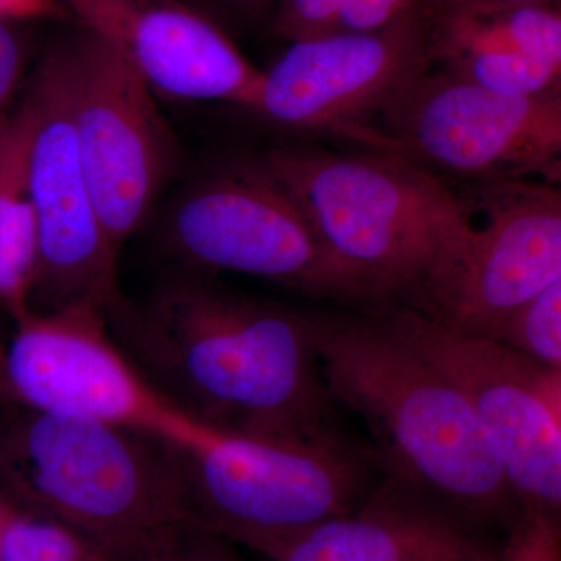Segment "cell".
Masks as SVG:
<instances>
[{
	"instance_id": "obj_1",
	"label": "cell",
	"mask_w": 561,
	"mask_h": 561,
	"mask_svg": "<svg viewBox=\"0 0 561 561\" xmlns=\"http://www.w3.org/2000/svg\"><path fill=\"white\" fill-rule=\"evenodd\" d=\"M108 327L151 389L210 431L290 442L337 434L319 317L184 275L139 305L122 302Z\"/></svg>"
},
{
	"instance_id": "obj_2",
	"label": "cell",
	"mask_w": 561,
	"mask_h": 561,
	"mask_svg": "<svg viewBox=\"0 0 561 561\" xmlns=\"http://www.w3.org/2000/svg\"><path fill=\"white\" fill-rule=\"evenodd\" d=\"M319 359L332 404L364 421L383 474L476 529L507 537L522 516L518 502L474 405L451 376L382 313L320 319Z\"/></svg>"
},
{
	"instance_id": "obj_3",
	"label": "cell",
	"mask_w": 561,
	"mask_h": 561,
	"mask_svg": "<svg viewBox=\"0 0 561 561\" xmlns=\"http://www.w3.org/2000/svg\"><path fill=\"white\" fill-rule=\"evenodd\" d=\"M257 160L365 300L430 316L470 247L471 201L400 154L286 144Z\"/></svg>"
},
{
	"instance_id": "obj_4",
	"label": "cell",
	"mask_w": 561,
	"mask_h": 561,
	"mask_svg": "<svg viewBox=\"0 0 561 561\" xmlns=\"http://www.w3.org/2000/svg\"><path fill=\"white\" fill-rule=\"evenodd\" d=\"M0 426V483L18 512L138 561L162 531L191 524L179 463L164 443L102 421L16 405Z\"/></svg>"
},
{
	"instance_id": "obj_5",
	"label": "cell",
	"mask_w": 561,
	"mask_h": 561,
	"mask_svg": "<svg viewBox=\"0 0 561 561\" xmlns=\"http://www.w3.org/2000/svg\"><path fill=\"white\" fill-rule=\"evenodd\" d=\"M171 449L192 526L239 546L345 515L371 491L367 459L339 434L290 442L210 431Z\"/></svg>"
},
{
	"instance_id": "obj_6",
	"label": "cell",
	"mask_w": 561,
	"mask_h": 561,
	"mask_svg": "<svg viewBox=\"0 0 561 561\" xmlns=\"http://www.w3.org/2000/svg\"><path fill=\"white\" fill-rule=\"evenodd\" d=\"M365 146L472 184L561 187V87L534 95L479 90L430 66L378 113Z\"/></svg>"
},
{
	"instance_id": "obj_7",
	"label": "cell",
	"mask_w": 561,
	"mask_h": 561,
	"mask_svg": "<svg viewBox=\"0 0 561 561\" xmlns=\"http://www.w3.org/2000/svg\"><path fill=\"white\" fill-rule=\"evenodd\" d=\"M161 239L187 271L242 273L313 297L365 300L260 160L224 165L181 191Z\"/></svg>"
},
{
	"instance_id": "obj_8",
	"label": "cell",
	"mask_w": 561,
	"mask_h": 561,
	"mask_svg": "<svg viewBox=\"0 0 561 561\" xmlns=\"http://www.w3.org/2000/svg\"><path fill=\"white\" fill-rule=\"evenodd\" d=\"M3 394L21 408L127 427L176 449L210 431L151 389L111 335L108 317L88 302L14 321Z\"/></svg>"
},
{
	"instance_id": "obj_9",
	"label": "cell",
	"mask_w": 561,
	"mask_h": 561,
	"mask_svg": "<svg viewBox=\"0 0 561 561\" xmlns=\"http://www.w3.org/2000/svg\"><path fill=\"white\" fill-rule=\"evenodd\" d=\"M28 83L31 186L39 236L31 311L88 302L108 317L125 298L117 279V250L99 219L81 164L66 33L44 51Z\"/></svg>"
},
{
	"instance_id": "obj_10",
	"label": "cell",
	"mask_w": 561,
	"mask_h": 561,
	"mask_svg": "<svg viewBox=\"0 0 561 561\" xmlns=\"http://www.w3.org/2000/svg\"><path fill=\"white\" fill-rule=\"evenodd\" d=\"M70 102L92 201L114 249L140 230L175 164V142L146 81L73 22Z\"/></svg>"
},
{
	"instance_id": "obj_11",
	"label": "cell",
	"mask_w": 561,
	"mask_h": 561,
	"mask_svg": "<svg viewBox=\"0 0 561 561\" xmlns=\"http://www.w3.org/2000/svg\"><path fill=\"white\" fill-rule=\"evenodd\" d=\"M382 316L468 394L522 515L561 527V430L545 368L505 343L461 334L412 309Z\"/></svg>"
},
{
	"instance_id": "obj_12",
	"label": "cell",
	"mask_w": 561,
	"mask_h": 561,
	"mask_svg": "<svg viewBox=\"0 0 561 561\" xmlns=\"http://www.w3.org/2000/svg\"><path fill=\"white\" fill-rule=\"evenodd\" d=\"M262 70L249 111L295 131H331L360 139L404 84L430 68V14L371 33H330L287 43Z\"/></svg>"
},
{
	"instance_id": "obj_13",
	"label": "cell",
	"mask_w": 561,
	"mask_h": 561,
	"mask_svg": "<svg viewBox=\"0 0 561 561\" xmlns=\"http://www.w3.org/2000/svg\"><path fill=\"white\" fill-rule=\"evenodd\" d=\"M481 186L489 219L472 230L431 319L500 341L513 320L561 278V187L541 181Z\"/></svg>"
},
{
	"instance_id": "obj_14",
	"label": "cell",
	"mask_w": 561,
	"mask_h": 561,
	"mask_svg": "<svg viewBox=\"0 0 561 561\" xmlns=\"http://www.w3.org/2000/svg\"><path fill=\"white\" fill-rule=\"evenodd\" d=\"M157 94L250 110L262 70L230 35L186 0H62Z\"/></svg>"
},
{
	"instance_id": "obj_15",
	"label": "cell",
	"mask_w": 561,
	"mask_h": 561,
	"mask_svg": "<svg viewBox=\"0 0 561 561\" xmlns=\"http://www.w3.org/2000/svg\"><path fill=\"white\" fill-rule=\"evenodd\" d=\"M502 542L386 474L353 512L241 546L267 561H501Z\"/></svg>"
},
{
	"instance_id": "obj_16",
	"label": "cell",
	"mask_w": 561,
	"mask_h": 561,
	"mask_svg": "<svg viewBox=\"0 0 561 561\" xmlns=\"http://www.w3.org/2000/svg\"><path fill=\"white\" fill-rule=\"evenodd\" d=\"M32 108L27 99L0 127V308L13 321L31 312L39 262L31 186Z\"/></svg>"
},
{
	"instance_id": "obj_17",
	"label": "cell",
	"mask_w": 561,
	"mask_h": 561,
	"mask_svg": "<svg viewBox=\"0 0 561 561\" xmlns=\"http://www.w3.org/2000/svg\"><path fill=\"white\" fill-rule=\"evenodd\" d=\"M432 58L457 49L519 51L561 72V9L526 3L507 9L432 14Z\"/></svg>"
},
{
	"instance_id": "obj_18",
	"label": "cell",
	"mask_w": 561,
	"mask_h": 561,
	"mask_svg": "<svg viewBox=\"0 0 561 561\" xmlns=\"http://www.w3.org/2000/svg\"><path fill=\"white\" fill-rule=\"evenodd\" d=\"M432 68L501 95H534L561 87L560 70L519 51L457 49L435 55Z\"/></svg>"
},
{
	"instance_id": "obj_19",
	"label": "cell",
	"mask_w": 561,
	"mask_h": 561,
	"mask_svg": "<svg viewBox=\"0 0 561 561\" xmlns=\"http://www.w3.org/2000/svg\"><path fill=\"white\" fill-rule=\"evenodd\" d=\"M0 561L114 560L68 527L14 508L0 535Z\"/></svg>"
},
{
	"instance_id": "obj_20",
	"label": "cell",
	"mask_w": 561,
	"mask_h": 561,
	"mask_svg": "<svg viewBox=\"0 0 561 561\" xmlns=\"http://www.w3.org/2000/svg\"><path fill=\"white\" fill-rule=\"evenodd\" d=\"M500 342L541 367L561 370V278L512 321Z\"/></svg>"
},
{
	"instance_id": "obj_21",
	"label": "cell",
	"mask_w": 561,
	"mask_h": 561,
	"mask_svg": "<svg viewBox=\"0 0 561 561\" xmlns=\"http://www.w3.org/2000/svg\"><path fill=\"white\" fill-rule=\"evenodd\" d=\"M234 546L214 531L179 524L162 531L138 561H243Z\"/></svg>"
},
{
	"instance_id": "obj_22",
	"label": "cell",
	"mask_w": 561,
	"mask_h": 561,
	"mask_svg": "<svg viewBox=\"0 0 561 561\" xmlns=\"http://www.w3.org/2000/svg\"><path fill=\"white\" fill-rule=\"evenodd\" d=\"M346 0H279L273 10V33L294 41L330 35Z\"/></svg>"
},
{
	"instance_id": "obj_23",
	"label": "cell",
	"mask_w": 561,
	"mask_h": 561,
	"mask_svg": "<svg viewBox=\"0 0 561 561\" xmlns=\"http://www.w3.org/2000/svg\"><path fill=\"white\" fill-rule=\"evenodd\" d=\"M427 10L430 0H346L332 33L379 32Z\"/></svg>"
},
{
	"instance_id": "obj_24",
	"label": "cell",
	"mask_w": 561,
	"mask_h": 561,
	"mask_svg": "<svg viewBox=\"0 0 561 561\" xmlns=\"http://www.w3.org/2000/svg\"><path fill=\"white\" fill-rule=\"evenodd\" d=\"M501 561H561V527L542 516H519L502 542Z\"/></svg>"
},
{
	"instance_id": "obj_25",
	"label": "cell",
	"mask_w": 561,
	"mask_h": 561,
	"mask_svg": "<svg viewBox=\"0 0 561 561\" xmlns=\"http://www.w3.org/2000/svg\"><path fill=\"white\" fill-rule=\"evenodd\" d=\"M21 24L24 22L0 18V117L7 116V106L24 79L31 54Z\"/></svg>"
},
{
	"instance_id": "obj_26",
	"label": "cell",
	"mask_w": 561,
	"mask_h": 561,
	"mask_svg": "<svg viewBox=\"0 0 561 561\" xmlns=\"http://www.w3.org/2000/svg\"><path fill=\"white\" fill-rule=\"evenodd\" d=\"M0 18L18 22H73L62 0H0Z\"/></svg>"
},
{
	"instance_id": "obj_27",
	"label": "cell",
	"mask_w": 561,
	"mask_h": 561,
	"mask_svg": "<svg viewBox=\"0 0 561 561\" xmlns=\"http://www.w3.org/2000/svg\"><path fill=\"white\" fill-rule=\"evenodd\" d=\"M559 0H430L432 14L456 13V11H485L526 5V3H557Z\"/></svg>"
},
{
	"instance_id": "obj_28",
	"label": "cell",
	"mask_w": 561,
	"mask_h": 561,
	"mask_svg": "<svg viewBox=\"0 0 561 561\" xmlns=\"http://www.w3.org/2000/svg\"><path fill=\"white\" fill-rule=\"evenodd\" d=\"M210 7L227 10L231 14H242V16H254L262 11L273 9L279 0H205Z\"/></svg>"
},
{
	"instance_id": "obj_29",
	"label": "cell",
	"mask_w": 561,
	"mask_h": 561,
	"mask_svg": "<svg viewBox=\"0 0 561 561\" xmlns=\"http://www.w3.org/2000/svg\"><path fill=\"white\" fill-rule=\"evenodd\" d=\"M545 379L546 387H548L549 397H551L553 409H556L557 420H559L561 430V370L545 368Z\"/></svg>"
},
{
	"instance_id": "obj_30",
	"label": "cell",
	"mask_w": 561,
	"mask_h": 561,
	"mask_svg": "<svg viewBox=\"0 0 561 561\" xmlns=\"http://www.w3.org/2000/svg\"><path fill=\"white\" fill-rule=\"evenodd\" d=\"M13 505L7 500L5 493H3L2 483H0V535L5 529L7 522H9L11 513H13Z\"/></svg>"
},
{
	"instance_id": "obj_31",
	"label": "cell",
	"mask_w": 561,
	"mask_h": 561,
	"mask_svg": "<svg viewBox=\"0 0 561 561\" xmlns=\"http://www.w3.org/2000/svg\"><path fill=\"white\" fill-rule=\"evenodd\" d=\"M3 367H5V345L0 342V394L3 393Z\"/></svg>"
},
{
	"instance_id": "obj_32",
	"label": "cell",
	"mask_w": 561,
	"mask_h": 561,
	"mask_svg": "<svg viewBox=\"0 0 561 561\" xmlns=\"http://www.w3.org/2000/svg\"><path fill=\"white\" fill-rule=\"evenodd\" d=\"M7 116H9V114H7ZM5 117H0V127H2L3 121H5Z\"/></svg>"
},
{
	"instance_id": "obj_33",
	"label": "cell",
	"mask_w": 561,
	"mask_h": 561,
	"mask_svg": "<svg viewBox=\"0 0 561 561\" xmlns=\"http://www.w3.org/2000/svg\"><path fill=\"white\" fill-rule=\"evenodd\" d=\"M557 3H561V0H559V2H557Z\"/></svg>"
}]
</instances>
